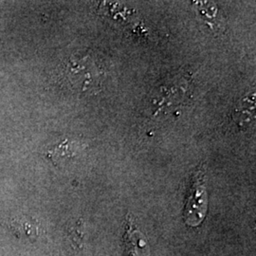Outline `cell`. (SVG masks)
Segmentation results:
<instances>
[{"label":"cell","instance_id":"obj_1","mask_svg":"<svg viewBox=\"0 0 256 256\" xmlns=\"http://www.w3.org/2000/svg\"><path fill=\"white\" fill-rule=\"evenodd\" d=\"M207 194L202 174L198 173L192 180L190 194L184 209V222L187 226L196 227L200 225L207 212Z\"/></svg>","mask_w":256,"mask_h":256},{"label":"cell","instance_id":"obj_2","mask_svg":"<svg viewBox=\"0 0 256 256\" xmlns=\"http://www.w3.org/2000/svg\"><path fill=\"white\" fill-rule=\"evenodd\" d=\"M124 256H150V247L146 236L138 228L133 218L128 214L122 236Z\"/></svg>","mask_w":256,"mask_h":256},{"label":"cell","instance_id":"obj_4","mask_svg":"<svg viewBox=\"0 0 256 256\" xmlns=\"http://www.w3.org/2000/svg\"><path fill=\"white\" fill-rule=\"evenodd\" d=\"M14 230L16 232L20 234L23 238H32L36 234V227L32 226L30 222H27L25 220H20V221H16L14 224Z\"/></svg>","mask_w":256,"mask_h":256},{"label":"cell","instance_id":"obj_3","mask_svg":"<svg viewBox=\"0 0 256 256\" xmlns=\"http://www.w3.org/2000/svg\"><path fill=\"white\" fill-rule=\"evenodd\" d=\"M254 95L245 98L236 106L234 119L239 124H244L252 120V117L254 116Z\"/></svg>","mask_w":256,"mask_h":256}]
</instances>
